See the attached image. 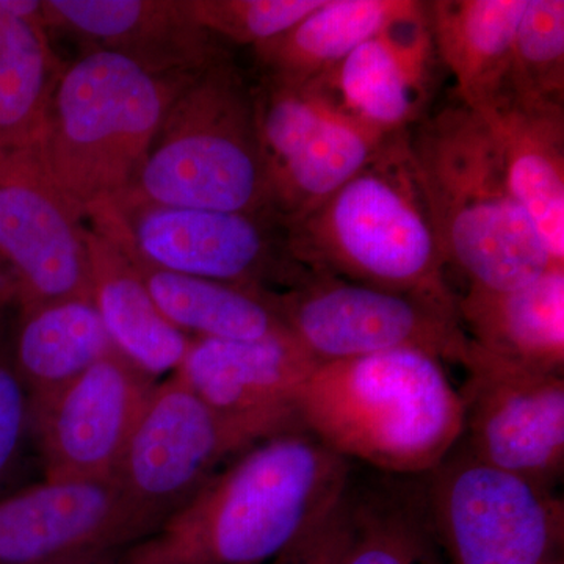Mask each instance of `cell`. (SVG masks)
Returning <instances> with one entry per match:
<instances>
[{
	"instance_id": "cell-1",
	"label": "cell",
	"mask_w": 564,
	"mask_h": 564,
	"mask_svg": "<svg viewBox=\"0 0 564 564\" xmlns=\"http://www.w3.org/2000/svg\"><path fill=\"white\" fill-rule=\"evenodd\" d=\"M350 463L304 430L252 445L115 564H263L339 502Z\"/></svg>"
},
{
	"instance_id": "cell-2",
	"label": "cell",
	"mask_w": 564,
	"mask_h": 564,
	"mask_svg": "<svg viewBox=\"0 0 564 564\" xmlns=\"http://www.w3.org/2000/svg\"><path fill=\"white\" fill-rule=\"evenodd\" d=\"M296 419L334 454L391 474H430L463 437L459 389L443 362L391 350L318 364L296 400Z\"/></svg>"
},
{
	"instance_id": "cell-3",
	"label": "cell",
	"mask_w": 564,
	"mask_h": 564,
	"mask_svg": "<svg viewBox=\"0 0 564 564\" xmlns=\"http://www.w3.org/2000/svg\"><path fill=\"white\" fill-rule=\"evenodd\" d=\"M410 148L445 267L467 288L516 291L554 265L481 115L459 101L445 106L421 122Z\"/></svg>"
},
{
	"instance_id": "cell-4",
	"label": "cell",
	"mask_w": 564,
	"mask_h": 564,
	"mask_svg": "<svg viewBox=\"0 0 564 564\" xmlns=\"http://www.w3.org/2000/svg\"><path fill=\"white\" fill-rule=\"evenodd\" d=\"M293 258L310 272L408 293L458 314L408 132L310 214L285 223Z\"/></svg>"
},
{
	"instance_id": "cell-5",
	"label": "cell",
	"mask_w": 564,
	"mask_h": 564,
	"mask_svg": "<svg viewBox=\"0 0 564 564\" xmlns=\"http://www.w3.org/2000/svg\"><path fill=\"white\" fill-rule=\"evenodd\" d=\"M193 77L155 76L101 51H84L63 68L41 150L52 177L84 218L128 191L174 99Z\"/></svg>"
},
{
	"instance_id": "cell-6",
	"label": "cell",
	"mask_w": 564,
	"mask_h": 564,
	"mask_svg": "<svg viewBox=\"0 0 564 564\" xmlns=\"http://www.w3.org/2000/svg\"><path fill=\"white\" fill-rule=\"evenodd\" d=\"M115 199L273 212L251 87L228 55L182 88L132 184Z\"/></svg>"
},
{
	"instance_id": "cell-7",
	"label": "cell",
	"mask_w": 564,
	"mask_h": 564,
	"mask_svg": "<svg viewBox=\"0 0 564 564\" xmlns=\"http://www.w3.org/2000/svg\"><path fill=\"white\" fill-rule=\"evenodd\" d=\"M85 221L170 272L281 293L313 272L293 258L288 226L273 212L187 209L113 199Z\"/></svg>"
},
{
	"instance_id": "cell-8",
	"label": "cell",
	"mask_w": 564,
	"mask_h": 564,
	"mask_svg": "<svg viewBox=\"0 0 564 564\" xmlns=\"http://www.w3.org/2000/svg\"><path fill=\"white\" fill-rule=\"evenodd\" d=\"M426 518L447 564H554L563 500L552 489L489 464L466 448L429 474Z\"/></svg>"
},
{
	"instance_id": "cell-9",
	"label": "cell",
	"mask_w": 564,
	"mask_h": 564,
	"mask_svg": "<svg viewBox=\"0 0 564 564\" xmlns=\"http://www.w3.org/2000/svg\"><path fill=\"white\" fill-rule=\"evenodd\" d=\"M273 303L317 364L408 348L463 366L469 351L458 314L408 293L313 273Z\"/></svg>"
},
{
	"instance_id": "cell-10",
	"label": "cell",
	"mask_w": 564,
	"mask_h": 564,
	"mask_svg": "<svg viewBox=\"0 0 564 564\" xmlns=\"http://www.w3.org/2000/svg\"><path fill=\"white\" fill-rule=\"evenodd\" d=\"M259 443L250 430L212 410L174 372L155 386L111 478L154 533L226 459Z\"/></svg>"
},
{
	"instance_id": "cell-11",
	"label": "cell",
	"mask_w": 564,
	"mask_h": 564,
	"mask_svg": "<svg viewBox=\"0 0 564 564\" xmlns=\"http://www.w3.org/2000/svg\"><path fill=\"white\" fill-rule=\"evenodd\" d=\"M251 91L270 207L285 223L326 202L389 139L347 117L317 85L259 79Z\"/></svg>"
},
{
	"instance_id": "cell-12",
	"label": "cell",
	"mask_w": 564,
	"mask_h": 564,
	"mask_svg": "<svg viewBox=\"0 0 564 564\" xmlns=\"http://www.w3.org/2000/svg\"><path fill=\"white\" fill-rule=\"evenodd\" d=\"M462 367L464 448L478 462L554 491L564 464L563 373L508 361L470 340Z\"/></svg>"
},
{
	"instance_id": "cell-13",
	"label": "cell",
	"mask_w": 564,
	"mask_h": 564,
	"mask_svg": "<svg viewBox=\"0 0 564 564\" xmlns=\"http://www.w3.org/2000/svg\"><path fill=\"white\" fill-rule=\"evenodd\" d=\"M41 141L0 150V261L14 307L91 299L87 221L52 177Z\"/></svg>"
},
{
	"instance_id": "cell-14",
	"label": "cell",
	"mask_w": 564,
	"mask_h": 564,
	"mask_svg": "<svg viewBox=\"0 0 564 564\" xmlns=\"http://www.w3.org/2000/svg\"><path fill=\"white\" fill-rule=\"evenodd\" d=\"M159 381L120 352L32 402V443L46 480H102L115 469Z\"/></svg>"
},
{
	"instance_id": "cell-15",
	"label": "cell",
	"mask_w": 564,
	"mask_h": 564,
	"mask_svg": "<svg viewBox=\"0 0 564 564\" xmlns=\"http://www.w3.org/2000/svg\"><path fill=\"white\" fill-rule=\"evenodd\" d=\"M150 536L113 478L46 480L0 497V564L124 551Z\"/></svg>"
},
{
	"instance_id": "cell-16",
	"label": "cell",
	"mask_w": 564,
	"mask_h": 564,
	"mask_svg": "<svg viewBox=\"0 0 564 564\" xmlns=\"http://www.w3.org/2000/svg\"><path fill=\"white\" fill-rule=\"evenodd\" d=\"M317 366L285 332L258 340L192 339L176 372L212 410L267 441L302 430L296 400Z\"/></svg>"
},
{
	"instance_id": "cell-17",
	"label": "cell",
	"mask_w": 564,
	"mask_h": 564,
	"mask_svg": "<svg viewBox=\"0 0 564 564\" xmlns=\"http://www.w3.org/2000/svg\"><path fill=\"white\" fill-rule=\"evenodd\" d=\"M47 31L120 55L155 76H196L226 52L184 0H43Z\"/></svg>"
},
{
	"instance_id": "cell-18",
	"label": "cell",
	"mask_w": 564,
	"mask_h": 564,
	"mask_svg": "<svg viewBox=\"0 0 564 564\" xmlns=\"http://www.w3.org/2000/svg\"><path fill=\"white\" fill-rule=\"evenodd\" d=\"M437 62L425 13L364 41L314 85L351 120L392 137L421 118Z\"/></svg>"
},
{
	"instance_id": "cell-19",
	"label": "cell",
	"mask_w": 564,
	"mask_h": 564,
	"mask_svg": "<svg viewBox=\"0 0 564 564\" xmlns=\"http://www.w3.org/2000/svg\"><path fill=\"white\" fill-rule=\"evenodd\" d=\"M481 117L499 139L516 202L551 261L564 265V107L527 106L503 95Z\"/></svg>"
},
{
	"instance_id": "cell-20",
	"label": "cell",
	"mask_w": 564,
	"mask_h": 564,
	"mask_svg": "<svg viewBox=\"0 0 564 564\" xmlns=\"http://www.w3.org/2000/svg\"><path fill=\"white\" fill-rule=\"evenodd\" d=\"M91 300L115 350L159 380L180 369L192 339L166 321L124 250L87 223Z\"/></svg>"
},
{
	"instance_id": "cell-21",
	"label": "cell",
	"mask_w": 564,
	"mask_h": 564,
	"mask_svg": "<svg viewBox=\"0 0 564 564\" xmlns=\"http://www.w3.org/2000/svg\"><path fill=\"white\" fill-rule=\"evenodd\" d=\"M470 343L508 361L563 373L564 265L510 292L467 288L456 300Z\"/></svg>"
},
{
	"instance_id": "cell-22",
	"label": "cell",
	"mask_w": 564,
	"mask_h": 564,
	"mask_svg": "<svg viewBox=\"0 0 564 564\" xmlns=\"http://www.w3.org/2000/svg\"><path fill=\"white\" fill-rule=\"evenodd\" d=\"M425 13L426 2L415 0H325L289 31L252 47L259 79L314 84L364 41Z\"/></svg>"
},
{
	"instance_id": "cell-23",
	"label": "cell",
	"mask_w": 564,
	"mask_h": 564,
	"mask_svg": "<svg viewBox=\"0 0 564 564\" xmlns=\"http://www.w3.org/2000/svg\"><path fill=\"white\" fill-rule=\"evenodd\" d=\"M527 0H434L426 21L458 101L484 115L507 90L516 29Z\"/></svg>"
},
{
	"instance_id": "cell-24",
	"label": "cell",
	"mask_w": 564,
	"mask_h": 564,
	"mask_svg": "<svg viewBox=\"0 0 564 564\" xmlns=\"http://www.w3.org/2000/svg\"><path fill=\"white\" fill-rule=\"evenodd\" d=\"M63 68L43 0H0V150L44 139Z\"/></svg>"
},
{
	"instance_id": "cell-25",
	"label": "cell",
	"mask_w": 564,
	"mask_h": 564,
	"mask_svg": "<svg viewBox=\"0 0 564 564\" xmlns=\"http://www.w3.org/2000/svg\"><path fill=\"white\" fill-rule=\"evenodd\" d=\"M113 350L91 299L14 307L11 352L31 402L76 380Z\"/></svg>"
},
{
	"instance_id": "cell-26",
	"label": "cell",
	"mask_w": 564,
	"mask_h": 564,
	"mask_svg": "<svg viewBox=\"0 0 564 564\" xmlns=\"http://www.w3.org/2000/svg\"><path fill=\"white\" fill-rule=\"evenodd\" d=\"M115 242L131 259L163 317L191 339L258 340L289 332L270 293L170 272Z\"/></svg>"
},
{
	"instance_id": "cell-27",
	"label": "cell",
	"mask_w": 564,
	"mask_h": 564,
	"mask_svg": "<svg viewBox=\"0 0 564 564\" xmlns=\"http://www.w3.org/2000/svg\"><path fill=\"white\" fill-rule=\"evenodd\" d=\"M350 503V538L339 564H447L423 497L413 505L355 499Z\"/></svg>"
},
{
	"instance_id": "cell-28",
	"label": "cell",
	"mask_w": 564,
	"mask_h": 564,
	"mask_svg": "<svg viewBox=\"0 0 564 564\" xmlns=\"http://www.w3.org/2000/svg\"><path fill=\"white\" fill-rule=\"evenodd\" d=\"M505 95L527 106L564 107L563 0H527Z\"/></svg>"
},
{
	"instance_id": "cell-29",
	"label": "cell",
	"mask_w": 564,
	"mask_h": 564,
	"mask_svg": "<svg viewBox=\"0 0 564 564\" xmlns=\"http://www.w3.org/2000/svg\"><path fill=\"white\" fill-rule=\"evenodd\" d=\"M325 0H184L196 24L218 40L256 47L276 39Z\"/></svg>"
},
{
	"instance_id": "cell-30",
	"label": "cell",
	"mask_w": 564,
	"mask_h": 564,
	"mask_svg": "<svg viewBox=\"0 0 564 564\" xmlns=\"http://www.w3.org/2000/svg\"><path fill=\"white\" fill-rule=\"evenodd\" d=\"M14 307L0 313V497L13 492L29 443H32L31 393L22 383L11 352Z\"/></svg>"
},
{
	"instance_id": "cell-31",
	"label": "cell",
	"mask_w": 564,
	"mask_h": 564,
	"mask_svg": "<svg viewBox=\"0 0 564 564\" xmlns=\"http://www.w3.org/2000/svg\"><path fill=\"white\" fill-rule=\"evenodd\" d=\"M350 530V496L345 492L343 499L281 552L273 564H339Z\"/></svg>"
},
{
	"instance_id": "cell-32",
	"label": "cell",
	"mask_w": 564,
	"mask_h": 564,
	"mask_svg": "<svg viewBox=\"0 0 564 564\" xmlns=\"http://www.w3.org/2000/svg\"><path fill=\"white\" fill-rule=\"evenodd\" d=\"M121 551H99L87 552V554H79L68 556V558L57 560V562L43 563V564H115Z\"/></svg>"
},
{
	"instance_id": "cell-33",
	"label": "cell",
	"mask_w": 564,
	"mask_h": 564,
	"mask_svg": "<svg viewBox=\"0 0 564 564\" xmlns=\"http://www.w3.org/2000/svg\"><path fill=\"white\" fill-rule=\"evenodd\" d=\"M14 307V285L9 270L0 261V313Z\"/></svg>"
},
{
	"instance_id": "cell-34",
	"label": "cell",
	"mask_w": 564,
	"mask_h": 564,
	"mask_svg": "<svg viewBox=\"0 0 564 564\" xmlns=\"http://www.w3.org/2000/svg\"><path fill=\"white\" fill-rule=\"evenodd\" d=\"M554 564H563V562H560V560H556Z\"/></svg>"
}]
</instances>
